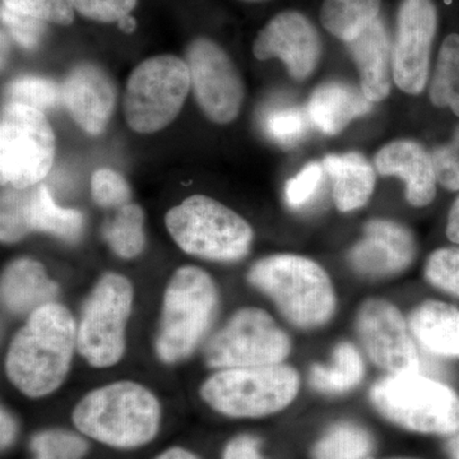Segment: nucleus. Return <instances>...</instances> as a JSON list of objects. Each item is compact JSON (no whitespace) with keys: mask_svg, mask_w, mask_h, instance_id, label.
Returning <instances> with one entry per match:
<instances>
[{"mask_svg":"<svg viewBox=\"0 0 459 459\" xmlns=\"http://www.w3.org/2000/svg\"><path fill=\"white\" fill-rule=\"evenodd\" d=\"M134 290L123 274H102L84 301L77 327V350L93 368H111L122 360L126 325Z\"/></svg>","mask_w":459,"mask_h":459,"instance_id":"nucleus-9","label":"nucleus"},{"mask_svg":"<svg viewBox=\"0 0 459 459\" xmlns=\"http://www.w3.org/2000/svg\"><path fill=\"white\" fill-rule=\"evenodd\" d=\"M364 374V361L359 350L352 343L341 342L333 350L328 365H313L309 382L322 394H344L360 385Z\"/></svg>","mask_w":459,"mask_h":459,"instance_id":"nucleus-25","label":"nucleus"},{"mask_svg":"<svg viewBox=\"0 0 459 459\" xmlns=\"http://www.w3.org/2000/svg\"><path fill=\"white\" fill-rule=\"evenodd\" d=\"M75 347L77 327L68 307L44 305L30 314L14 334L5 358V373L21 394L45 397L65 383Z\"/></svg>","mask_w":459,"mask_h":459,"instance_id":"nucleus-1","label":"nucleus"},{"mask_svg":"<svg viewBox=\"0 0 459 459\" xmlns=\"http://www.w3.org/2000/svg\"><path fill=\"white\" fill-rule=\"evenodd\" d=\"M117 25H119V29L122 30V31L126 33H132L134 31L135 27H137V22H135L134 18L129 14V16L124 17L123 20H120L119 22H117Z\"/></svg>","mask_w":459,"mask_h":459,"instance_id":"nucleus-45","label":"nucleus"},{"mask_svg":"<svg viewBox=\"0 0 459 459\" xmlns=\"http://www.w3.org/2000/svg\"><path fill=\"white\" fill-rule=\"evenodd\" d=\"M91 195L99 207L117 210L131 204L132 189L120 172L104 168L93 172L91 178Z\"/></svg>","mask_w":459,"mask_h":459,"instance_id":"nucleus-33","label":"nucleus"},{"mask_svg":"<svg viewBox=\"0 0 459 459\" xmlns=\"http://www.w3.org/2000/svg\"><path fill=\"white\" fill-rule=\"evenodd\" d=\"M300 377L290 365L232 368L208 377L201 395L229 418H263L286 409L298 395Z\"/></svg>","mask_w":459,"mask_h":459,"instance_id":"nucleus-7","label":"nucleus"},{"mask_svg":"<svg viewBox=\"0 0 459 459\" xmlns=\"http://www.w3.org/2000/svg\"><path fill=\"white\" fill-rule=\"evenodd\" d=\"M172 240L186 255L214 262L246 258L255 231L240 214L204 195H190L165 217Z\"/></svg>","mask_w":459,"mask_h":459,"instance_id":"nucleus-5","label":"nucleus"},{"mask_svg":"<svg viewBox=\"0 0 459 459\" xmlns=\"http://www.w3.org/2000/svg\"><path fill=\"white\" fill-rule=\"evenodd\" d=\"M371 401L386 420L421 434L459 431V395L419 373L389 374L371 388Z\"/></svg>","mask_w":459,"mask_h":459,"instance_id":"nucleus-6","label":"nucleus"},{"mask_svg":"<svg viewBox=\"0 0 459 459\" xmlns=\"http://www.w3.org/2000/svg\"><path fill=\"white\" fill-rule=\"evenodd\" d=\"M2 7L54 25L69 26L74 21L68 0H2Z\"/></svg>","mask_w":459,"mask_h":459,"instance_id":"nucleus-35","label":"nucleus"},{"mask_svg":"<svg viewBox=\"0 0 459 459\" xmlns=\"http://www.w3.org/2000/svg\"><path fill=\"white\" fill-rule=\"evenodd\" d=\"M0 292L2 303L9 312L30 316L44 305L56 303L59 287L48 276L40 262L18 258L3 272Z\"/></svg>","mask_w":459,"mask_h":459,"instance_id":"nucleus-21","label":"nucleus"},{"mask_svg":"<svg viewBox=\"0 0 459 459\" xmlns=\"http://www.w3.org/2000/svg\"><path fill=\"white\" fill-rule=\"evenodd\" d=\"M380 0H325L320 22L344 42L352 40L379 17Z\"/></svg>","mask_w":459,"mask_h":459,"instance_id":"nucleus-26","label":"nucleus"},{"mask_svg":"<svg viewBox=\"0 0 459 459\" xmlns=\"http://www.w3.org/2000/svg\"><path fill=\"white\" fill-rule=\"evenodd\" d=\"M325 166L320 162H310L296 177L287 181L285 199L291 208L304 207L318 195L322 181L325 179Z\"/></svg>","mask_w":459,"mask_h":459,"instance_id":"nucleus-36","label":"nucleus"},{"mask_svg":"<svg viewBox=\"0 0 459 459\" xmlns=\"http://www.w3.org/2000/svg\"><path fill=\"white\" fill-rule=\"evenodd\" d=\"M312 124L307 108L290 107L272 110L265 117L264 126L272 140L292 146L303 140Z\"/></svg>","mask_w":459,"mask_h":459,"instance_id":"nucleus-31","label":"nucleus"},{"mask_svg":"<svg viewBox=\"0 0 459 459\" xmlns=\"http://www.w3.org/2000/svg\"><path fill=\"white\" fill-rule=\"evenodd\" d=\"M84 229L82 212L59 207L44 184L26 189L3 186L0 204V238L3 243L13 244L33 231L45 232L75 243Z\"/></svg>","mask_w":459,"mask_h":459,"instance_id":"nucleus-13","label":"nucleus"},{"mask_svg":"<svg viewBox=\"0 0 459 459\" xmlns=\"http://www.w3.org/2000/svg\"><path fill=\"white\" fill-rule=\"evenodd\" d=\"M81 16L100 23L119 22L137 7L138 0H68Z\"/></svg>","mask_w":459,"mask_h":459,"instance_id":"nucleus-37","label":"nucleus"},{"mask_svg":"<svg viewBox=\"0 0 459 459\" xmlns=\"http://www.w3.org/2000/svg\"><path fill=\"white\" fill-rule=\"evenodd\" d=\"M446 237L452 243L459 244V197L455 199L451 211H449Z\"/></svg>","mask_w":459,"mask_h":459,"instance_id":"nucleus-42","label":"nucleus"},{"mask_svg":"<svg viewBox=\"0 0 459 459\" xmlns=\"http://www.w3.org/2000/svg\"><path fill=\"white\" fill-rule=\"evenodd\" d=\"M373 104L361 89L331 81L314 90L307 110L320 132L334 135L342 132L356 117L370 113Z\"/></svg>","mask_w":459,"mask_h":459,"instance_id":"nucleus-22","label":"nucleus"},{"mask_svg":"<svg viewBox=\"0 0 459 459\" xmlns=\"http://www.w3.org/2000/svg\"><path fill=\"white\" fill-rule=\"evenodd\" d=\"M435 175L437 183L448 190H459V126L451 142L435 148L433 152Z\"/></svg>","mask_w":459,"mask_h":459,"instance_id":"nucleus-38","label":"nucleus"},{"mask_svg":"<svg viewBox=\"0 0 459 459\" xmlns=\"http://www.w3.org/2000/svg\"><path fill=\"white\" fill-rule=\"evenodd\" d=\"M377 172L398 177L406 183V199L413 207H425L437 195L433 156L421 143L398 140L385 144L376 156Z\"/></svg>","mask_w":459,"mask_h":459,"instance_id":"nucleus-19","label":"nucleus"},{"mask_svg":"<svg viewBox=\"0 0 459 459\" xmlns=\"http://www.w3.org/2000/svg\"><path fill=\"white\" fill-rule=\"evenodd\" d=\"M346 44L358 66L362 92L371 102L383 101L391 92L394 78L392 47L385 23L377 17Z\"/></svg>","mask_w":459,"mask_h":459,"instance_id":"nucleus-20","label":"nucleus"},{"mask_svg":"<svg viewBox=\"0 0 459 459\" xmlns=\"http://www.w3.org/2000/svg\"><path fill=\"white\" fill-rule=\"evenodd\" d=\"M56 140L47 115L21 104H5L0 117L2 186L26 189L40 184L56 159Z\"/></svg>","mask_w":459,"mask_h":459,"instance_id":"nucleus-10","label":"nucleus"},{"mask_svg":"<svg viewBox=\"0 0 459 459\" xmlns=\"http://www.w3.org/2000/svg\"><path fill=\"white\" fill-rule=\"evenodd\" d=\"M434 107L449 108L459 117V35L446 36L430 83Z\"/></svg>","mask_w":459,"mask_h":459,"instance_id":"nucleus-29","label":"nucleus"},{"mask_svg":"<svg viewBox=\"0 0 459 459\" xmlns=\"http://www.w3.org/2000/svg\"><path fill=\"white\" fill-rule=\"evenodd\" d=\"M415 256V238L406 226L376 219L364 226V237L350 250L349 262L364 276L386 277L407 270Z\"/></svg>","mask_w":459,"mask_h":459,"instance_id":"nucleus-18","label":"nucleus"},{"mask_svg":"<svg viewBox=\"0 0 459 459\" xmlns=\"http://www.w3.org/2000/svg\"><path fill=\"white\" fill-rule=\"evenodd\" d=\"M373 437L355 422L341 421L332 425L314 444L313 459H368L373 452Z\"/></svg>","mask_w":459,"mask_h":459,"instance_id":"nucleus-28","label":"nucleus"},{"mask_svg":"<svg viewBox=\"0 0 459 459\" xmlns=\"http://www.w3.org/2000/svg\"><path fill=\"white\" fill-rule=\"evenodd\" d=\"M253 54L258 60L279 57L290 75L305 81L316 71L322 56V41L304 14L285 11L268 21L256 35Z\"/></svg>","mask_w":459,"mask_h":459,"instance_id":"nucleus-16","label":"nucleus"},{"mask_svg":"<svg viewBox=\"0 0 459 459\" xmlns=\"http://www.w3.org/2000/svg\"><path fill=\"white\" fill-rule=\"evenodd\" d=\"M62 99L72 120L84 133L96 137L107 131L113 117L117 86L101 66L78 63L63 81Z\"/></svg>","mask_w":459,"mask_h":459,"instance_id":"nucleus-17","label":"nucleus"},{"mask_svg":"<svg viewBox=\"0 0 459 459\" xmlns=\"http://www.w3.org/2000/svg\"><path fill=\"white\" fill-rule=\"evenodd\" d=\"M7 104H21L42 111H53L63 104L62 84L49 78L23 75L5 86Z\"/></svg>","mask_w":459,"mask_h":459,"instance_id":"nucleus-30","label":"nucleus"},{"mask_svg":"<svg viewBox=\"0 0 459 459\" xmlns=\"http://www.w3.org/2000/svg\"><path fill=\"white\" fill-rule=\"evenodd\" d=\"M156 459H199L197 455H193L192 452L186 451V449L183 448H170L161 455H159Z\"/></svg>","mask_w":459,"mask_h":459,"instance_id":"nucleus-43","label":"nucleus"},{"mask_svg":"<svg viewBox=\"0 0 459 459\" xmlns=\"http://www.w3.org/2000/svg\"><path fill=\"white\" fill-rule=\"evenodd\" d=\"M102 238L119 258L141 255L147 241L141 205L128 204L115 210L114 216L102 226Z\"/></svg>","mask_w":459,"mask_h":459,"instance_id":"nucleus-27","label":"nucleus"},{"mask_svg":"<svg viewBox=\"0 0 459 459\" xmlns=\"http://www.w3.org/2000/svg\"><path fill=\"white\" fill-rule=\"evenodd\" d=\"M240 2H244V3H261V2H265V0H240Z\"/></svg>","mask_w":459,"mask_h":459,"instance_id":"nucleus-46","label":"nucleus"},{"mask_svg":"<svg viewBox=\"0 0 459 459\" xmlns=\"http://www.w3.org/2000/svg\"><path fill=\"white\" fill-rule=\"evenodd\" d=\"M413 336L429 352L459 358V310L442 301L429 300L411 313Z\"/></svg>","mask_w":459,"mask_h":459,"instance_id":"nucleus-24","label":"nucleus"},{"mask_svg":"<svg viewBox=\"0 0 459 459\" xmlns=\"http://www.w3.org/2000/svg\"><path fill=\"white\" fill-rule=\"evenodd\" d=\"M261 440L253 435H238L230 440L223 451V459H264L259 452Z\"/></svg>","mask_w":459,"mask_h":459,"instance_id":"nucleus-40","label":"nucleus"},{"mask_svg":"<svg viewBox=\"0 0 459 459\" xmlns=\"http://www.w3.org/2000/svg\"><path fill=\"white\" fill-rule=\"evenodd\" d=\"M425 277L437 289L459 298V247H442L431 253Z\"/></svg>","mask_w":459,"mask_h":459,"instance_id":"nucleus-34","label":"nucleus"},{"mask_svg":"<svg viewBox=\"0 0 459 459\" xmlns=\"http://www.w3.org/2000/svg\"><path fill=\"white\" fill-rule=\"evenodd\" d=\"M437 26L433 0H402L392 66L394 83L409 95H420L427 86Z\"/></svg>","mask_w":459,"mask_h":459,"instance_id":"nucleus-14","label":"nucleus"},{"mask_svg":"<svg viewBox=\"0 0 459 459\" xmlns=\"http://www.w3.org/2000/svg\"><path fill=\"white\" fill-rule=\"evenodd\" d=\"M219 309V291L207 272L184 265L166 286L156 353L165 364L186 360L210 331Z\"/></svg>","mask_w":459,"mask_h":459,"instance_id":"nucleus-4","label":"nucleus"},{"mask_svg":"<svg viewBox=\"0 0 459 459\" xmlns=\"http://www.w3.org/2000/svg\"><path fill=\"white\" fill-rule=\"evenodd\" d=\"M247 281L296 327H320L336 310V292L327 272L305 256H265L250 268Z\"/></svg>","mask_w":459,"mask_h":459,"instance_id":"nucleus-3","label":"nucleus"},{"mask_svg":"<svg viewBox=\"0 0 459 459\" xmlns=\"http://www.w3.org/2000/svg\"><path fill=\"white\" fill-rule=\"evenodd\" d=\"M16 420L7 410L2 409V412H0V443H2V449L8 448L16 439Z\"/></svg>","mask_w":459,"mask_h":459,"instance_id":"nucleus-41","label":"nucleus"},{"mask_svg":"<svg viewBox=\"0 0 459 459\" xmlns=\"http://www.w3.org/2000/svg\"><path fill=\"white\" fill-rule=\"evenodd\" d=\"M446 452L451 459H459V431L453 434L451 439L446 443Z\"/></svg>","mask_w":459,"mask_h":459,"instance_id":"nucleus-44","label":"nucleus"},{"mask_svg":"<svg viewBox=\"0 0 459 459\" xmlns=\"http://www.w3.org/2000/svg\"><path fill=\"white\" fill-rule=\"evenodd\" d=\"M161 407L156 395L138 383L115 382L93 389L74 411L75 428L115 448H137L159 431Z\"/></svg>","mask_w":459,"mask_h":459,"instance_id":"nucleus-2","label":"nucleus"},{"mask_svg":"<svg viewBox=\"0 0 459 459\" xmlns=\"http://www.w3.org/2000/svg\"><path fill=\"white\" fill-rule=\"evenodd\" d=\"M3 26L8 30L12 38L14 39L25 49L32 50L38 47L45 33V25L42 21L35 20L25 14L9 11L2 7Z\"/></svg>","mask_w":459,"mask_h":459,"instance_id":"nucleus-39","label":"nucleus"},{"mask_svg":"<svg viewBox=\"0 0 459 459\" xmlns=\"http://www.w3.org/2000/svg\"><path fill=\"white\" fill-rule=\"evenodd\" d=\"M368 459H374V458H368ZM386 459H418V458H386Z\"/></svg>","mask_w":459,"mask_h":459,"instance_id":"nucleus-47","label":"nucleus"},{"mask_svg":"<svg viewBox=\"0 0 459 459\" xmlns=\"http://www.w3.org/2000/svg\"><path fill=\"white\" fill-rule=\"evenodd\" d=\"M323 166L333 180V199L341 212L364 207L376 188L373 166L358 152L328 155Z\"/></svg>","mask_w":459,"mask_h":459,"instance_id":"nucleus-23","label":"nucleus"},{"mask_svg":"<svg viewBox=\"0 0 459 459\" xmlns=\"http://www.w3.org/2000/svg\"><path fill=\"white\" fill-rule=\"evenodd\" d=\"M31 451L33 459H82L89 444L69 431L48 430L32 437Z\"/></svg>","mask_w":459,"mask_h":459,"instance_id":"nucleus-32","label":"nucleus"},{"mask_svg":"<svg viewBox=\"0 0 459 459\" xmlns=\"http://www.w3.org/2000/svg\"><path fill=\"white\" fill-rule=\"evenodd\" d=\"M291 341L270 314L244 307L230 318L204 350L205 364L214 369L282 364Z\"/></svg>","mask_w":459,"mask_h":459,"instance_id":"nucleus-11","label":"nucleus"},{"mask_svg":"<svg viewBox=\"0 0 459 459\" xmlns=\"http://www.w3.org/2000/svg\"><path fill=\"white\" fill-rule=\"evenodd\" d=\"M192 91L202 113L212 123L234 122L243 107V78L229 54L207 38L195 39L186 51Z\"/></svg>","mask_w":459,"mask_h":459,"instance_id":"nucleus-12","label":"nucleus"},{"mask_svg":"<svg viewBox=\"0 0 459 459\" xmlns=\"http://www.w3.org/2000/svg\"><path fill=\"white\" fill-rule=\"evenodd\" d=\"M359 337L370 360L389 374L419 373L420 358L410 325L394 304L370 299L356 318Z\"/></svg>","mask_w":459,"mask_h":459,"instance_id":"nucleus-15","label":"nucleus"},{"mask_svg":"<svg viewBox=\"0 0 459 459\" xmlns=\"http://www.w3.org/2000/svg\"><path fill=\"white\" fill-rule=\"evenodd\" d=\"M192 90L186 60L164 54L148 57L126 81L124 117L140 134L162 131L177 119Z\"/></svg>","mask_w":459,"mask_h":459,"instance_id":"nucleus-8","label":"nucleus"}]
</instances>
